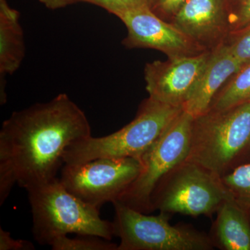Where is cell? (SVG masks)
<instances>
[{"label":"cell","mask_w":250,"mask_h":250,"mask_svg":"<svg viewBox=\"0 0 250 250\" xmlns=\"http://www.w3.org/2000/svg\"><path fill=\"white\" fill-rule=\"evenodd\" d=\"M250 101V64H248L233 75L228 84L224 85L208 111H224Z\"/></svg>","instance_id":"15"},{"label":"cell","mask_w":250,"mask_h":250,"mask_svg":"<svg viewBox=\"0 0 250 250\" xmlns=\"http://www.w3.org/2000/svg\"><path fill=\"white\" fill-rule=\"evenodd\" d=\"M113 234L118 250H211L210 236L187 225H171L170 215H149L119 202H113Z\"/></svg>","instance_id":"5"},{"label":"cell","mask_w":250,"mask_h":250,"mask_svg":"<svg viewBox=\"0 0 250 250\" xmlns=\"http://www.w3.org/2000/svg\"><path fill=\"white\" fill-rule=\"evenodd\" d=\"M90 136L86 115L65 93L14 112L0 130V205L15 185L27 190L57 178L67 147Z\"/></svg>","instance_id":"1"},{"label":"cell","mask_w":250,"mask_h":250,"mask_svg":"<svg viewBox=\"0 0 250 250\" xmlns=\"http://www.w3.org/2000/svg\"><path fill=\"white\" fill-rule=\"evenodd\" d=\"M141 168V162L134 158H102L64 164L59 180L75 196L100 209L104 204L117 201Z\"/></svg>","instance_id":"8"},{"label":"cell","mask_w":250,"mask_h":250,"mask_svg":"<svg viewBox=\"0 0 250 250\" xmlns=\"http://www.w3.org/2000/svg\"><path fill=\"white\" fill-rule=\"evenodd\" d=\"M182 111L180 106L149 98L141 104L136 118L122 129L108 136L95 138L91 135L72 143L64 152V164H82L102 158L139 160Z\"/></svg>","instance_id":"4"},{"label":"cell","mask_w":250,"mask_h":250,"mask_svg":"<svg viewBox=\"0 0 250 250\" xmlns=\"http://www.w3.org/2000/svg\"><path fill=\"white\" fill-rule=\"evenodd\" d=\"M222 182L233 200L250 209V162L236 166L221 177Z\"/></svg>","instance_id":"16"},{"label":"cell","mask_w":250,"mask_h":250,"mask_svg":"<svg viewBox=\"0 0 250 250\" xmlns=\"http://www.w3.org/2000/svg\"><path fill=\"white\" fill-rule=\"evenodd\" d=\"M32 214L34 239L48 245L69 233L100 237L111 241L112 222L103 220L100 209L75 196L59 178L39 184L27 190Z\"/></svg>","instance_id":"2"},{"label":"cell","mask_w":250,"mask_h":250,"mask_svg":"<svg viewBox=\"0 0 250 250\" xmlns=\"http://www.w3.org/2000/svg\"><path fill=\"white\" fill-rule=\"evenodd\" d=\"M233 33L232 39L225 45L233 57L246 66L250 64V24Z\"/></svg>","instance_id":"18"},{"label":"cell","mask_w":250,"mask_h":250,"mask_svg":"<svg viewBox=\"0 0 250 250\" xmlns=\"http://www.w3.org/2000/svg\"><path fill=\"white\" fill-rule=\"evenodd\" d=\"M188 1V0H152L151 8L154 6L162 14L174 16Z\"/></svg>","instance_id":"22"},{"label":"cell","mask_w":250,"mask_h":250,"mask_svg":"<svg viewBox=\"0 0 250 250\" xmlns=\"http://www.w3.org/2000/svg\"><path fill=\"white\" fill-rule=\"evenodd\" d=\"M243 67L225 44L219 46L210 53L200 80L184 104V111L194 118L205 114L226 82Z\"/></svg>","instance_id":"11"},{"label":"cell","mask_w":250,"mask_h":250,"mask_svg":"<svg viewBox=\"0 0 250 250\" xmlns=\"http://www.w3.org/2000/svg\"><path fill=\"white\" fill-rule=\"evenodd\" d=\"M193 120L184 109L179 113L141 156L139 176L117 201L142 213L153 212L151 197L158 184L188 157Z\"/></svg>","instance_id":"7"},{"label":"cell","mask_w":250,"mask_h":250,"mask_svg":"<svg viewBox=\"0 0 250 250\" xmlns=\"http://www.w3.org/2000/svg\"><path fill=\"white\" fill-rule=\"evenodd\" d=\"M25 57V45L20 13L0 0V103H6L5 77L17 71Z\"/></svg>","instance_id":"13"},{"label":"cell","mask_w":250,"mask_h":250,"mask_svg":"<svg viewBox=\"0 0 250 250\" xmlns=\"http://www.w3.org/2000/svg\"><path fill=\"white\" fill-rule=\"evenodd\" d=\"M127 29L123 41L126 47L157 49L169 58L193 55L197 46L174 24L164 22L149 6L128 10L117 15Z\"/></svg>","instance_id":"10"},{"label":"cell","mask_w":250,"mask_h":250,"mask_svg":"<svg viewBox=\"0 0 250 250\" xmlns=\"http://www.w3.org/2000/svg\"><path fill=\"white\" fill-rule=\"evenodd\" d=\"M76 1H84L100 6L111 14L117 16L120 13L128 10L149 6L151 7L152 0H75Z\"/></svg>","instance_id":"19"},{"label":"cell","mask_w":250,"mask_h":250,"mask_svg":"<svg viewBox=\"0 0 250 250\" xmlns=\"http://www.w3.org/2000/svg\"><path fill=\"white\" fill-rule=\"evenodd\" d=\"M250 149V101L194 118L187 161L221 178Z\"/></svg>","instance_id":"3"},{"label":"cell","mask_w":250,"mask_h":250,"mask_svg":"<svg viewBox=\"0 0 250 250\" xmlns=\"http://www.w3.org/2000/svg\"><path fill=\"white\" fill-rule=\"evenodd\" d=\"M174 17V25L194 42H208L227 25L221 0H188Z\"/></svg>","instance_id":"12"},{"label":"cell","mask_w":250,"mask_h":250,"mask_svg":"<svg viewBox=\"0 0 250 250\" xmlns=\"http://www.w3.org/2000/svg\"><path fill=\"white\" fill-rule=\"evenodd\" d=\"M49 9H62L75 2V0H38Z\"/></svg>","instance_id":"23"},{"label":"cell","mask_w":250,"mask_h":250,"mask_svg":"<svg viewBox=\"0 0 250 250\" xmlns=\"http://www.w3.org/2000/svg\"><path fill=\"white\" fill-rule=\"evenodd\" d=\"M35 246L27 240L14 239L9 231L0 228V250H34Z\"/></svg>","instance_id":"21"},{"label":"cell","mask_w":250,"mask_h":250,"mask_svg":"<svg viewBox=\"0 0 250 250\" xmlns=\"http://www.w3.org/2000/svg\"><path fill=\"white\" fill-rule=\"evenodd\" d=\"M230 28L239 30L250 24V0H238L229 16Z\"/></svg>","instance_id":"20"},{"label":"cell","mask_w":250,"mask_h":250,"mask_svg":"<svg viewBox=\"0 0 250 250\" xmlns=\"http://www.w3.org/2000/svg\"><path fill=\"white\" fill-rule=\"evenodd\" d=\"M248 212H249V218H250V209L248 210Z\"/></svg>","instance_id":"24"},{"label":"cell","mask_w":250,"mask_h":250,"mask_svg":"<svg viewBox=\"0 0 250 250\" xmlns=\"http://www.w3.org/2000/svg\"><path fill=\"white\" fill-rule=\"evenodd\" d=\"M210 54L204 52L147 63L145 80L149 98L183 108L200 80Z\"/></svg>","instance_id":"9"},{"label":"cell","mask_w":250,"mask_h":250,"mask_svg":"<svg viewBox=\"0 0 250 250\" xmlns=\"http://www.w3.org/2000/svg\"><path fill=\"white\" fill-rule=\"evenodd\" d=\"M210 238L223 250H250L249 212L232 198L225 200L216 211Z\"/></svg>","instance_id":"14"},{"label":"cell","mask_w":250,"mask_h":250,"mask_svg":"<svg viewBox=\"0 0 250 250\" xmlns=\"http://www.w3.org/2000/svg\"><path fill=\"white\" fill-rule=\"evenodd\" d=\"M230 197L220 177L201 166L185 161L158 184L151 203L153 211L209 216Z\"/></svg>","instance_id":"6"},{"label":"cell","mask_w":250,"mask_h":250,"mask_svg":"<svg viewBox=\"0 0 250 250\" xmlns=\"http://www.w3.org/2000/svg\"><path fill=\"white\" fill-rule=\"evenodd\" d=\"M53 250H118V245L97 236H80L70 238L63 236L54 240L50 246Z\"/></svg>","instance_id":"17"}]
</instances>
